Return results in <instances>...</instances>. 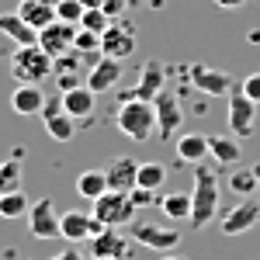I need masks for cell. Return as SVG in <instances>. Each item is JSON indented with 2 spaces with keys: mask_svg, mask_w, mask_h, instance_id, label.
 <instances>
[{
  "mask_svg": "<svg viewBox=\"0 0 260 260\" xmlns=\"http://www.w3.org/2000/svg\"><path fill=\"white\" fill-rule=\"evenodd\" d=\"M219 215V174L205 163H194V191H191V229H205Z\"/></svg>",
  "mask_w": 260,
  "mask_h": 260,
  "instance_id": "cell-1",
  "label": "cell"
},
{
  "mask_svg": "<svg viewBox=\"0 0 260 260\" xmlns=\"http://www.w3.org/2000/svg\"><path fill=\"white\" fill-rule=\"evenodd\" d=\"M115 125H118V132L125 139L146 142L156 132V108L139 98H121L118 111H115Z\"/></svg>",
  "mask_w": 260,
  "mask_h": 260,
  "instance_id": "cell-2",
  "label": "cell"
},
{
  "mask_svg": "<svg viewBox=\"0 0 260 260\" xmlns=\"http://www.w3.org/2000/svg\"><path fill=\"white\" fill-rule=\"evenodd\" d=\"M11 73L18 83H42L52 77V56L42 45H18L11 56Z\"/></svg>",
  "mask_w": 260,
  "mask_h": 260,
  "instance_id": "cell-3",
  "label": "cell"
},
{
  "mask_svg": "<svg viewBox=\"0 0 260 260\" xmlns=\"http://www.w3.org/2000/svg\"><path fill=\"white\" fill-rule=\"evenodd\" d=\"M90 215L108 229H121L136 222V205L128 198V191H104L98 201H90Z\"/></svg>",
  "mask_w": 260,
  "mask_h": 260,
  "instance_id": "cell-4",
  "label": "cell"
},
{
  "mask_svg": "<svg viewBox=\"0 0 260 260\" xmlns=\"http://www.w3.org/2000/svg\"><path fill=\"white\" fill-rule=\"evenodd\" d=\"M128 240L146 246V250H156V253H177L180 233L170 225H149V222H132L128 225Z\"/></svg>",
  "mask_w": 260,
  "mask_h": 260,
  "instance_id": "cell-5",
  "label": "cell"
},
{
  "mask_svg": "<svg viewBox=\"0 0 260 260\" xmlns=\"http://www.w3.org/2000/svg\"><path fill=\"white\" fill-rule=\"evenodd\" d=\"M136 28H132V21L125 18H115L108 24V31L101 35V56H111V59H128L132 52H136Z\"/></svg>",
  "mask_w": 260,
  "mask_h": 260,
  "instance_id": "cell-6",
  "label": "cell"
},
{
  "mask_svg": "<svg viewBox=\"0 0 260 260\" xmlns=\"http://www.w3.org/2000/svg\"><path fill=\"white\" fill-rule=\"evenodd\" d=\"M187 73V83L201 90L205 98H229L233 94V77L225 70H215V66H184Z\"/></svg>",
  "mask_w": 260,
  "mask_h": 260,
  "instance_id": "cell-7",
  "label": "cell"
},
{
  "mask_svg": "<svg viewBox=\"0 0 260 260\" xmlns=\"http://www.w3.org/2000/svg\"><path fill=\"white\" fill-rule=\"evenodd\" d=\"M225 121H229V132H233L236 139H250L253 128H257V104L246 98L243 90H233V94H229Z\"/></svg>",
  "mask_w": 260,
  "mask_h": 260,
  "instance_id": "cell-8",
  "label": "cell"
},
{
  "mask_svg": "<svg viewBox=\"0 0 260 260\" xmlns=\"http://www.w3.org/2000/svg\"><path fill=\"white\" fill-rule=\"evenodd\" d=\"M28 233L35 240H56L59 233V212H56V201L52 198H39L28 208Z\"/></svg>",
  "mask_w": 260,
  "mask_h": 260,
  "instance_id": "cell-9",
  "label": "cell"
},
{
  "mask_svg": "<svg viewBox=\"0 0 260 260\" xmlns=\"http://www.w3.org/2000/svg\"><path fill=\"white\" fill-rule=\"evenodd\" d=\"M153 108H156V136L163 142L174 139V132H180V125H184V108H180V98L177 94H170V90H163L160 98L153 101Z\"/></svg>",
  "mask_w": 260,
  "mask_h": 260,
  "instance_id": "cell-10",
  "label": "cell"
},
{
  "mask_svg": "<svg viewBox=\"0 0 260 260\" xmlns=\"http://www.w3.org/2000/svg\"><path fill=\"white\" fill-rule=\"evenodd\" d=\"M257 222H260V198H243L240 205H233V208L222 215L219 229L225 236H243V233H250Z\"/></svg>",
  "mask_w": 260,
  "mask_h": 260,
  "instance_id": "cell-11",
  "label": "cell"
},
{
  "mask_svg": "<svg viewBox=\"0 0 260 260\" xmlns=\"http://www.w3.org/2000/svg\"><path fill=\"white\" fill-rule=\"evenodd\" d=\"M101 225L90 212H80V208H70V212H59V233H62V240H70V243H87L90 236H98Z\"/></svg>",
  "mask_w": 260,
  "mask_h": 260,
  "instance_id": "cell-12",
  "label": "cell"
},
{
  "mask_svg": "<svg viewBox=\"0 0 260 260\" xmlns=\"http://www.w3.org/2000/svg\"><path fill=\"white\" fill-rule=\"evenodd\" d=\"M167 73H170V70H167L163 62L149 59L139 70V83H136V90H128V94H121V98H139V101H149V104H153V101L167 90Z\"/></svg>",
  "mask_w": 260,
  "mask_h": 260,
  "instance_id": "cell-13",
  "label": "cell"
},
{
  "mask_svg": "<svg viewBox=\"0 0 260 260\" xmlns=\"http://www.w3.org/2000/svg\"><path fill=\"white\" fill-rule=\"evenodd\" d=\"M132 240H125L118 229H101L98 236H90V260H125L132 253Z\"/></svg>",
  "mask_w": 260,
  "mask_h": 260,
  "instance_id": "cell-14",
  "label": "cell"
},
{
  "mask_svg": "<svg viewBox=\"0 0 260 260\" xmlns=\"http://www.w3.org/2000/svg\"><path fill=\"white\" fill-rule=\"evenodd\" d=\"M121 83V59H111V56H98L87 70V87L94 94H108Z\"/></svg>",
  "mask_w": 260,
  "mask_h": 260,
  "instance_id": "cell-15",
  "label": "cell"
},
{
  "mask_svg": "<svg viewBox=\"0 0 260 260\" xmlns=\"http://www.w3.org/2000/svg\"><path fill=\"white\" fill-rule=\"evenodd\" d=\"M77 31H80V24H66V21H52L49 28H42L39 31V45L56 59L62 52H70L73 49V39H77Z\"/></svg>",
  "mask_w": 260,
  "mask_h": 260,
  "instance_id": "cell-16",
  "label": "cell"
},
{
  "mask_svg": "<svg viewBox=\"0 0 260 260\" xmlns=\"http://www.w3.org/2000/svg\"><path fill=\"white\" fill-rule=\"evenodd\" d=\"M104 174H108V187L111 191H132V187H139V160H132V156L108 160Z\"/></svg>",
  "mask_w": 260,
  "mask_h": 260,
  "instance_id": "cell-17",
  "label": "cell"
},
{
  "mask_svg": "<svg viewBox=\"0 0 260 260\" xmlns=\"http://www.w3.org/2000/svg\"><path fill=\"white\" fill-rule=\"evenodd\" d=\"M45 101L49 98H45V90H42L39 83H18L14 94H11V108L18 115H42Z\"/></svg>",
  "mask_w": 260,
  "mask_h": 260,
  "instance_id": "cell-18",
  "label": "cell"
},
{
  "mask_svg": "<svg viewBox=\"0 0 260 260\" xmlns=\"http://www.w3.org/2000/svg\"><path fill=\"white\" fill-rule=\"evenodd\" d=\"M62 108H66L70 118L83 121V118L94 115V108H98V94L83 83V87H77V90H66V94H62Z\"/></svg>",
  "mask_w": 260,
  "mask_h": 260,
  "instance_id": "cell-19",
  "label": "cell"
},
{
  "mask_svg": "<svg viewBox=\"0 0 260 260\" xmlns=\"http://www.w3.org/2000/svg\"><path fill=\"white\" fill-rule=\"evenodd\" d=\"M0 35H7V39L14 42V45H39V31H35L28 21L21 18L18 11H11V14H0Z\"/></svg>",
  "mask_w": 260,
  "mask_h": 260,
  "instance_id": "cell-20",
  "label": "cell"
},
{
  "mask_svg": "<svg viewBox=\"0 0 260 260\" xmlns=\"http://www.w3.org/2000/svg\"><path fill=\"white\" fill-rule=\"evenodd\" d=\"M18 14L28 21L35 31L49 28L52 21H59V18H56V4H49V0H21V4H18Z\"/></svg>",
  "mask_w": 260,
  "mask_h": 260,
  "instance_id": "cell-21",
  "label": "cell"
},
{
  "mask_svg": "<svg viewBox=\"0 0 260 260\" xmlns=\"http://www.w3.org/2000/svg\"><path fill=\"white\" fill-rule=\"evenodd\" d=\"M177 156L180 163H201L205 156H208V136H201V132H184V136H177Z\"/></svg>",
  "mask_w": 260,
  "mask_h": 260,
  "instance_id": "cell-22",
  "label": "cell"
},
{
  "mask_svg": "<svg viewBox=\"0 0 260 260\" xmlns=\"http://www.w3.org/2000/svg\"><path fill=\"white\" fill-rule=\"evenodd\" d=\"M208 156L215 163H222V167H233V163L243 160V149L236 142V136L233 139L229 136H208Z\"/></svg>",
  "mask_w": 260,
  "mask_h": 260,
  "instance_id": "cell-23",
  "label": "cell"
},
{
  "mask_svg": "<svg viewBox=\"0 0 260 260\" xmlns=\"http://www.w3.org/2000/svg\"><path fill=\"white\" fill-rule=\"evenodd\" d=\"M104 191H111L108 187V174L104 170H83L80 177H77V194L87 201H98Z\"/></svg>",
  "mask_w": 260,
  "mask_h": 260,
  "instance_id": "cell-24",
  "label": "cell"
},
{
  "mask_svg": "<svg viewBox=\"0 0 260 260\" xmlns=\"http://www.w3.org/2000/svg\"><path fill=\"white\" fill-rule=\"evenodd\" d=\"M229 191L240 198H257V170L253 167H236L229 174Z\"/></svg>",
  "mask_w": 260,
  "mask_h": 260,
  "instance_id": "cell-25",
  "label": "cell"
},
{
  "mask_svg": "<svg viewBox=\"0 0 260 260\" xmlns=\"http://www.w3.org/2000/svg\"><path fill=\"white\" fill-rule=\"evenodd\" d=\"M28 208H31V201L24 191H7V194H0V219H28Z\"/></svg>",
  "mask_w": 260,
  "mask_h": 260,
  "instance_id": "cell-26",
  "label": "cell"
},
{
  "mask_svg": "<svg viewBox=\"0 0 260 260\" xmlns=\"http://www.w3.org/2000/svg\"><path fill=\"white\" fill-rule=\"evenodd\" d=\"M160 212L170 222H187L191 219V194H163L160 198Z\"/></svg>",
  "mask_w": 260,
  "mask_h": 260,
  "instance_id": "cell-27",
  "label": "cell"
},
{
  "mask_svg": "<svg viewBox=\"0 0 260 260\" xmlns=\"http://www.w3.org/2000/svg\"><path fill=\"white\" fill-rule=\"evenodd\" d=\"M21 191V149H14L11 160H0V194Z\"/></svg>",
  "mask_w": 260,
  "mask_h": 260,
  "instance_id": "cell-28",
  "label": "cell"
},
{
  "mask_svg": "<svg viewBox=\"0 0 260 260\" xmlns=\"http://www.w3.org/2000/svg\"><path fill=\"white\" fill-rule=\"evenodd\" d=\"M45 132H49L56 142H70L73 136H77V118H70L66 111H59V115L45 118Z\"/></svg>",
  "mask_w": 260,
  "mask_h": 260,
  "instance_id": "cell-29",
  "label": "cell"
},
{
  "mask_svg": "<svg viewBox=\"0 0 260 260\" xmlns=\"http://www.w3.org/2000/svg\"><path fill=\"white\" fill-rule=\"evenodd\" d=\"M167 184V163L160 160H146L139 163V187H149V191H156Z\"/></svg>",
  "mask_w": 260,
  "mask_h": 260,
  "instance_id": "cell-30",
  "label": "cell"
},
{
  "mask_svg": "<svg viewBox=\"0 0 260 260\" xmlns=\"http://www.w3.org/2000/svg\"><path fill=\"white\" fill-rule=\"evenodd\" d=\"M87 70H90V66H87V56H80L77 49H70V52H62V56L52 59V77H56V73H83V77H87Z\"/></svg>",
  "mask_w": 260,
  "mask_h": 260,
  "instance_id": "cell-31",
  "label": "cell"
},
{
  "mask_svg": "<svg viewBox=\"0 0 260 260\" xmlns=\"http://www.w3.org/2000/svg\"><path fill=\"white\" fill-rule=\"evenodd\" d=\"M73 49H77L80 56H87V59H98V56H101V35H98V31L80 28L77 39H73Z\"/></svg>",
  "mask_w": 260,
  "mask_h": 260,
  "instance_id": "cell-32",
  "label": "cell"
},
{
  "mask_svg": "<svg viewBox=\"0 0 260 260\" xmlns=\"http://www.w3.org/2000/svg\"><path fill=\"white\" fill-rule=\"evenodd\" d=\"M108 24H111V18L101 11V7H87L80 18V28H87V31H98V35H104L108 31Z\"/></svg>",
  "mask_w": 260,
  "mask_h": 260,
  "instance_id": "cell-33",
  "label": "cell"
},
{
  "mask_svg": "<svg viewBox=\"0 0 260 260\" xmlns=\"http://www.w3.org/2000/svg\"><path fill=\"white\" fill-rule=\"evenodd\" d=\"M83 11H87L83 0H59V4H56V18L66 21V24H80Z\"/></svg>",
  "mask_w": 260,
  "mask_h": 260,
  "instance_id": "cell-34",
  "label": "cell"
},
{
  "mask_svg": "<svg viewBox=\"0 0 260 260\" xmlns=\"http://www.w3.org/2000/svg\"><path fill=\"white\" fill-rule=\"evenodd\" d=\"M128 198H132V205H136V212H139V208H149V205H156V191H149V187H132V191H128Z\"/></svg>",
  "mask_w": 260,
  "mask_h": 260,
  "instance_id": "cell-35",
  "label": "cell"
},
{
  "mask_svg": "<svg viewBox=\"0 0 260 260\" xmlns=\"http://www.w3.org/2000/svg\"><path fill=\"white\" fill-rule=\"evenodd\" d=\"M56 83H59V94H66V90L83 87V83H87V77H83V73H56Z\"/></svg>",
  "mask_w": 260,
  "mask_h": 260,
  "instance_id": "cell-36",
  "label": "cell"
},
{
  "mask_svg": "<svg viewBox=\"0 0 260 260\" xmlns=\"http://www.w3.org/2000/svg\"><path fill=\"white\" fill-rule=\"evenodd\" d=\"M240 90L253 101V104H260V70H257V73H250V77H243V87H240Z\"/></svg>",
  "mask_w": 260,
  "mask_h": 260,
  "instance_id": "cell-37",
  "label": "cell"
},
{
  "mask_svg": "<svg viewBox=\"0 0 260 260\" xmlns=\"http://www.w3.org/2000/svg\"><path fill=\"white\" fill-rule=\"evenodd\" d=\"M125 7H128V0H101V11H104L111 21L121 18V11H125Z\"/></svg>",
  "mask_w": 260,
  "mask_h": 260,
  "instance_id": "cell-38",
  "label": "cell"
},
{
  "mask_svg": "<svg viewBox=\"0 0 260 260\" xmlns=\"http://www.w3.org/2000/svg\"><path fill=\"white\" fill-rule=\"evenodd\" d=\"M49 260H87V257H83L80 250H73V246H66L62 253H52V257H49Z\"/></svg>",
  "mask_w": 260,
  "mask_h": 260,
  "instance_id": "cell-39",
  "label": "cell"
},
{
  "mask_svg": "<svg viewBox=\"0 0 260 260\" xmlns=\"http://www.w3.org/2000/svg\"><path fill=\"white\" fill-rule=\"evenodd\" d=\"M215 4H219L222 11H240V7L246 4V0H215Z\"/></svg>",
  "mask_w": 260,
  "mask_h": 260,
  "instance_id": "cell-40",
  "label": "cell"
},
{
  "mask_svg": "<svg viewBox=\"0 0 260 260\" xmlns=\"http://www.w3.org/2000/svg\"><path fill=\"white\" fill-rule=\"evenodd\" d=\"M246 42H250V45H260V28H257V31H250V35H246Z\"/></svg>",
  "mask_w": 260,
  "mask_h": 260,
  "instance_id": "cell-41",
  "label": "cell"
},
{
  "mask_svg": "<svg viewBox=\"0 0 260 260\" xmlns=\"http://www.w3.org/2000/svg\"><path fill=\"white\" fill-rule=\"evenodd\" d=\"M163 260H187V257H180V253H167Z\"/></svg>",
  "mask_w": 260,
  "mask_h": 260,
  "instance_id": "cell-42",
  "label": "cell"
},
{
  "mask_svg": "<svg viewBox=\"0 0 260 260\" xmlns=\"http://www.w3.org/2000/svg\"><path fill=\"white\" fill-rule=\"evenodd\" d=\"M83 7H101V0H83Z\"/></svg>",
  "mask_w": 260,
  "mask_h": 260,
  "instance_id": "cell-43",
  "label": "cell"
},
{
  "mask_svg": "<svg viewBox=\"0 0 260 260\" xmlns=\"http://www.w3.org/2000/svg\"><path fill=\"white\" fill-rule=\"evenodd\" d=\"M253 170H257V198H260V163L253 167Z\"/></svg>",
  "mask_w": 260,
  "mask_h": 260,
  "instance_id": "cell-44",
  "label": "cell"
},
{
  "mask_svg": "<svg viewBox=\"0 0 260 260\" xmlns=\"http://www.w3.org/2000/svg\"><path fill=\"white\" fill-rule=\"evenodd\" d=\"M142 4H146V0H128V7H142Z\"/></svg>",
  "mask_w": 260,
  "mask_h": 260,
  "instance_id": "cell-45",
  "label": "cell"
},
{
  "mask_svg": "<svg viewBox=\"0 0 260 260\" xmlns=\"http://www.w3.org/2000/svg\"><path fill=\"white\" fill-rule=\"evenodd\" d=\"M49 4H59V0H49Z\"/></svg>",
  "mask_w": 260,
  "mask_h": 260,
  "instance_id": "cell-46",
  "label": "cell"
}]
</instances>
